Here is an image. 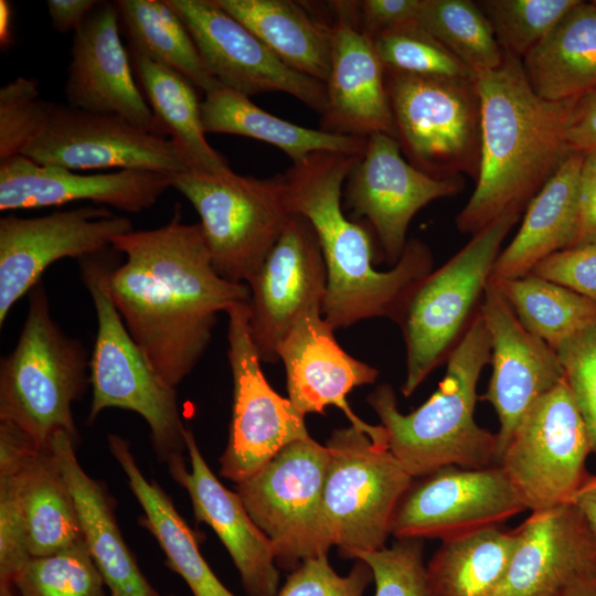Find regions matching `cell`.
<instances>
[{"mask_svg": "<svg viewBox=\"0 0 596 596\" xmlns=\"http://www.w3.org/2000/svg\"><path fill=\"white\" fill-rule=\"evenodd\" d=\"M578 201L579 225L575 246L596 242V150L584 152Z\"/></svg>", "mask_w": 596, "mask_h": 596, "instance_id": "obj_49", "label": "cell"}, {"mask_svg": "<svg viewBox=\"0 0 596 596\" xmlns=\"http://www.w3.org/2000/svg\"><path fill=\"white\" fill-rule=\"evenodd\" d=\"M494 596H566L596 578V534L573 503L532 511Z\"/></svg>", "mask_w": 596, "mask_h": 596, "instance_id": "obj_22", "label": "cell"}, {"mask_svg": "<svg viewBox=\"0 0 596 596\" xmlns=\"http://www.w3.org/2000/svg\"><path fill=\"white\" fill-rule=\"evenodd\" d=\"M31 558L17 472L0 475V583L13 584Z\"/></svg>", "mask_w": 596, "mask_h": 596, "instance_id": "obj_46", "label": "cell"}, {"mask_svg": "<svg viewBox=\"0 0 596 596\" xmlns=\"http://www.w3.org/2000/svg\"><path fill=\"white\" fill-rule=\"evenodd\" d=\"M160 596H161V595H160ZM164 596H175V595H173V594H169V595H164Z\"/></svg>", "mask_w": 596, "mask_h": 596, "instance_id": "obj_56", "label": "cell"}, {"mask_svg": "<svg viewBox=\"0 0 596 596\" xmlns=\"http://www.w3.org/2000/svg\"><path fill=\"white\" fill-rule=\"evenodd\" d=\"M185 441L190 471L184 464L169 472L188 491L196 521L207 524L224 544L247 596H277L279 571L272 542L253 521L238 493L225 488L212 472L189 426Z\"/></svg>", "mask_w": 596, "mask_h": 596, "instance_id": "obj_26", "label": "cell"}, {"mask_svg": "<svg viewBox=\"0 0 596 596\" xmlns=\"http://www.w3.org/2000/svg\"><path fill=\"white\" fill-rule=\"evenodd\" d=\"M131 63L153 115L188 169L201 173L231 170L206 140L195 86L179 72L137 53L131 52Z\"/></svg>", "mask_w": 596, "mask_h": 596, "instance_id": "obj_33", "label": "cell"}, {"mask_svg": "<svg viewBox=\"0 0 596 596\" xmlns=\"http://www.w3.org/2000/svg\"><path fill=\"white\" fill-rule=\"evenodd\" d=\"M402 155L396 138L380 132L369 136L364 153L349 174L344 191L347 207L368 221L390 265L400 260L415 214L428 203L464 189L461 177L433 178L413 167Z\"/></svg>", "mask_w": 596, "mask_h": 596, "instance_id": "obj_19", "label": "cell"}, {"mask_svg": "<svg viewBox=\"0 0 596 596\" xmlns=\"http://www.w3.org/2000/svg\"><path fill=\"white\" fill-rule=\"evenodd\" d=\"M490 283L507 300L520 323L555 351L596 323V304L533 274Z\"/></svg>", "mask_w": 596, "mask_h": 596, "instance_id": "obj_37", "label": "cell"}, {"mask_svg": "<svg viewBox=\"0 0 596 596\" xmlns=\"http://www.w3.org/2000/svg\"><path fill=\"white\" fill-rule=\"evenodd\" d=\"M131 231V221L107 206H82L36 217L2 216L0 327L50 265L65 257L81 259L103 252L116 236Z\"/></svg>", "mask_w": 596, "mask_h": 596, "instance_id": "obj_16", "label": "cell"}, {"mask_svg": "<svg viewBox=\"0 0 596 596\" xmlns=\"http://www.w3.org/2000/svg\"><path fill=\"white\" fill-rule=\"evenodd\" d=\"M21 156L74 171L118 168L168 177L189 171L173 142L110 114L53 103L41 135Z\"/></svg>", "mask_w": 596, "mask_h": 596, "instance_id": "obj_15", "label": "cell"}, {"mask_svg": "<svg viewBox=\"0 0 596 596\" xmlns=\"http://www.w3.org/2000/svg\"><path fill=\"white\" fill-rule=\"evenodd\" d=\"M130 52L170 67L209 93L221 84L206 68L180 17L166 0H116Z\"/></svg>", "mask_w": 596, "mask_h": 596, "instance_id": "obj_36", "label": "cell"}, {"mask_svg": "<svg viewBox=\"0 0 596 596\" xmlns=\"http://www.w3.org/2000/svg\"><path fill=\"white\" fill-rule=\"evenodd\" d=\"M107 443L143 510L140 523L159 543L167 566L187 583L193 596H235L203 558L196 536L177 511L171 498L155 480L146 479L129 443L116 434H108Z\"/></svg>", "mask_w": 596, "mask_h": 596, "instance_id": "obj_29", "label": "cell"}, {"mask_svg": "<svg viewBox=\"0 0 596 596\" xmlns=\"http://www.w3.org/2000/svg\"><path fill=\"white\" fill-rule=\"evenodd\" d=\"M13 585L20 596H107L105 581L85 542L50 556L32 557Z\"/></svg>", "mask_w": 596, "mask_h": 596, "instance_id": "obj_40", "label": "cell"}, {"mask_svg": "<svg viewBox=\"0 0 596 596\" xmlns=\"http://www.w3.org/2000/svg\"><path fill=\"white\" fill-rule=\"evenodd\" d=\"M17 476L32 557L84 542L74 499L50 441L28 458Z\"/></svg>", "mask_w": 596, "mask_h": 596, "instance_id": "obj_34", "label": "cell"}, {"mask_svg": "<svg viewBox=\"0 0 596 596\" xmlns=\"http://www.w3.org/2000/svg\"><path fill=\"white\" fill-rule=\"evenodd\" d=\"M107 249L79 259L82 280L97 318L89 359L92 402L87 421L92 424L106 408L139 414L150 428L157 458L170 469L185 464L187 451V426L178 407L177 391L155 371L110 297L108 278L116 264Z\"/></svg>", "mask_w": 596, "mask_h": 596, "instance_id": "obj_5", "label": "cell"}, {"mask_svg": "<svg viewBox=\"0 0 596 596\" xmlns=\"http://www.w3.org/2000/svg\"><path fill=\"white\" fill-rule=\"evenodd\" d=\"M334 329L321 308L305 312L280 342L277 355L286 371L288 398L304 415L340 408L375 446L389 449L386 429L361 419L347 402L358 386L372 384L379 370L348 354L337 342Z\"/></svg>", "mask_w": 596, "mask_h": 596, "instance_id": "obj_21", "label": "cell"}, {"mask_svg": "<svg viewBox=\"0 0 596 596\" xmlns=\"http://www.w3.org/2000/svg\"><path fill=\"white\" fill-rule=\"evenodd\" d=\"M514 545V529L502 526L443 541L426 565L429 596H494Z\"/></svg>", "mask_w": 596, "mask_h": 596, "instance_id": "obj_35", "label": "cell"}, {"mask_svg": "<svg viewBox=\"0 0 596 596\" xmlns=\"http://www.w3.org/2000/svg\"><path fill=\"white\" fill-rule=\"evenodd\" d=\"M371 40L385 71L424 76L477 77L417 20L387 29Z\"/></svg>", "mask_w": 596, "mask_h": 596, "instance_id": "obj_39", "label": "cell"}, {"mask_svg": "<svg viewBox=\"0 0 596 596\" xmlns=\"http://www.w3.org/2000/svg\"><path fill=\"white\" fill-rule=\"evenodd\" d=\"M396 139L422 172L477 179L481 160V104L476 78L385 71Z\"/></svg>", "mask_w": 596, "mask_h": 596, "instance_id": "obj_9", "label": "cell"}, {"mask_svg": "<svg viewBox=\"0 0 596 596\" xmlns=\"http://www.w3.org/2000/svg\"><path fill=\"white\" fill-rule=\"evenodd\" d=\"M584 152L573 151L530 201L520 230L499 253L489 281L521 278L550 255L575 246Z\"/></svg>", "mask_w": 596, "mask_h": 596, "instance_id": "obj_28", "label": "cell"}, {"mask_svg": "<svg viewBox=\"0 0 596 596\" xmlns=\"http://www.w3.org/2000/svg\"><path fill=\"white\" fill-rule=\"evenodd\" d=\"M97 0H47L53 28L60 33L76 32L99 4Z\"/></svg>", "mask_w": 596, "mask_h": 596, "instance_id": "obj_51", "label": "cell"}, {"mask_svg": "<svg viewBox=\"0 0 596 596\" xmlns=\"http://www.w3.org/2000/svg\"><path fill=\"white\" fill-rule=\"evenodd\" d=\"M331 70L320 129L358 138H396L384 67L358 22V1H332Z\"/></svg>", "mask_w": 596, "mask_h": 596, "instance_id": "obj_24", "label": "cell"}, {"mask_svg": "<svg viewBox=\"0 0 596 596\" xmlns=\"http://www.w3.org/2000/svg\"><path fill=\"white\" fill-rule=\"evenodd\" d=\"M206 134H232L257 139L283 150L297 163L317 151L362 155L368 138L338 135L295 125L256 106L248 96L217 86L201 103Z\"/></svg>", "mask_w": 596, "mask_h": 596, "instance_id": "obj_32", "label": "cell"}, {"mask_svg": "<svg viewBox=\"0 0 596 596\" xmlns=\"http://www.w3.org/2000/svg\"><path fill=\"white\" fill-rule=\"evenodd\" d=\"M566 142L571 151L596 150V92L577 98L567 128Z\"/></svg>", "mask_w": 596, "mask_h": 596, "instance_id": "obj_50", "label": "cell"}, {"mask_svg": "<svg viewBox=\"0 0 596 596\" xmlns=\"http://www.w3.org/2000/svg\"><path fill=\"white\" fill-rule=\"evenodd\" d=\"M111 247L125 260L109 274L110 297L155 371L175 389L205 352L217 313L247 302L249 288L217 274L200 223L178 214L116 236Z\"/></svg>", "mask_w": 596, "mask_h": 596, "instance_id": "obj_1", "label": "cell"}, {"mask_svg": "<svg viewBox=\"0 0 596 596\" xmlns=\"http://www.w3.org/2000/svg\"><path fill=\"white\" fill-rule=\"evenodd\" d=\"M76 440L66 432H57L50 444L74 499L84 542L110 596H160L124 541L105 485L79 465Z\"/></svg>", "mask_w": 596, "mask_h": 596, "instance_id": "obj_27", "label": "cell"}, {"mask_svg": "<svg viewBox=\"0 0 596 596\" xmlns=\"http://www.w3.org/2000/svg\"><path fill=\"white\" fill-rule=\"evenodd\" d=\"M566 596H596V578L574 587Z\"/></svg>", "mask_w": 596, "mask_h": 596, "instance_id": "obj_54", "label": "cell"}, {"mask_svg": "<svg viewBox=\"0 0 596 596\" xmlns=\"http://www.w3.org/2000/svg\"><path fill=\"white\" fill-rule=\"evenodd\" d=\"M481 160L476 188L456 217L459 232L475 235L530 201L573 152L566 128L577 98L552 102L529 84L522 60L503 51L496 70L478 74Z\"/></svg>", "mask_w": 596, "mask_h": 596, "instance_id": "obj_3", "label": "cell"}, {"mask_svg": "<svg viewBox=\"0 0 596 596\" xmlns=\"http://www.w3.org/2000/svg\"><path fill=\"white\" fill-rule=\"evenodd\" d=\"M256 35L290 68L327 83L331 70V24L315 20L290 0H213Z\"/></svg>", "mask_w": 596, "mask_h": 596, "instance_id": "obj_31", "label": "cell"}, {"mask_svg": "<svg viewBox=\"0 0 596 596\" xmlns=\"http://www.w3.org/2000/svg\"><path fill=\"white\" fill-rule=\"evenodd\" d=\"M490 338L478 309L447 359L438 389L419 407L403 414L390 384L372 391L366 402L386 429L389 450L412 478L445 466L483 468L497 465V433L475 419L477 387L490 362Z\"/></svg>", "mask_w": 596, "mask_h": 596, "instance_id": "obj_4", "label": "cell"}, {"mask_svg": "<svg viewBox=\"0 0 596 596\" xmlns=\"http://www.w3.org/2000/svg\"><path fill=\"white\" fill-rule=\"evenodd\" d=\"M170 178L142 170L79 173L42 166L24 156L0 161V211L92 201L139 213L150 209L170 188Z\"/></svg>", "mask_w": 596, "mask_h": 596, "instance_id": "obj_25", "label": "cell"}, {"mask_svg": "<svg viewBox=\"0 0 596 596\" xmlns=\"http://www.w3.org/2000/svg\"><path fill=\"white\" fill-rule=\"evenodd\" d=\"M514 209L472 235L449 260L422 278L395 320L406 345L404 396H411L456 348L480 306L502 242L519 221Z\"/></svg>", "mask_w": 596, "mask_h": 596, "instance_id": "obj_7", "label": "cell"}, {"mask_svg": "<svg viewBox=\"0 0 596 596\" xmlns=\"http://www.w3.org/2000/svg\"><path fill=\"white\" fill-rule=\"evenodd\" d=\"M88 383L87 351L55 322L40 281L29 292L18 342L0 361V421L18 426L40 446L57 432L77 439L72 404Z\"/></svg>", "mask_w": 596, "mask_h": 596, "instance_id": "obj_6", "label": "cell"}, {"mask_svg": "<svg viewBox=\"0 0 596 596\" xmlns=\"http://www.w3.org/2000/svg\"><path fill=\"white\" fill-rule=\"evenodd\" d=\"M373 573L374 596H429L423 540H396L390 547L361 552Z\"/></svg>", "mask_w": 596, "mask_h": 596, "instance_id": "obj_43", "label": "cell"}, {"mask_svg": "<svg viewBox=\"0 0 596 596\" xmlns=\"http://www.w3.org/2000/svg\"><path fill=\"white\" fill-rule=\"evenodd\" d=\"M590 454L585 422L564 377L525 413L497 465L532 512L571 503L589 475Z\"/></svg>", "mask_w": 596, "mask_h": 596, "instance_id": "obj_12", "label": "cell"}, {"mask_svg": "<svg viewBox=\"0 0 596 596\" xmlns=\"http://www.w3.org/2000/svg\"><path fill=\"white\" fill-rule=\"evenodd\" d=\"M416 20L476 76L503 61L490 22L475 1L422 0Z\"/></svg>", "mask_w": 596, "mask_h": 596, "instance_id": "obj_38", "label": "cell"}, {"mask_svg": "<svg viewBox=\"0 0 596 596\" xmlns=\"http://www.w3.org/2000/svg\"><path fill=\"white\" fill-rule=\"evenodd\" d=\"M595 92H596V89H595Z\"/></svg>", "mask_w": 596, "mask_h": 596, "instance_id": "obj_57", "label": "cell"}, {"mask_svg": "<svg viewBox=\"0 0 596 596\" xmlns=\"http://www.w3.org/2000/svg\"><path fill=\"white\" fill-rule=\"evenodd\" d=\"M573 503L596 534V475L589 473L573 496Z\"/></svg>", "mask_w": 596, "mask_h": 596, "instance_id": "obj_52", "label": "cell"}, {"mask_svg": "<svg viewBox=\"0 0 596 596\" xmlns=\"http://www.w3.org/2000/svg\"><path fill=\"white\" fill-rule=\"evenodd\" d=\"M14 585L9 583H0V596H17Z\"/></svg>", "mask_w": 596, "mask_h": 596, "instance_id": "obj_55", "label": "cell"}, {"mask_svg": "<svg viewBox=\"0 0 596 596\" xmlns=\"http://www.w3.org/2000/svg\"><path fill=\"white\" fill-rule=\"evenodd\" d=\"M533 91L560 102L596 89V3L573 7L523 58Z\"/></svg>", "mask_w": 596, "mask_h": 596, "instance_id": "obj_30", "label": "cell"}, {"mask_svg": "<svg viewBox=\"0 0 596 596\" xmlns=\"http://www.w3.org/2000/svg\"><path fill=\"white\" fill-rule=\"evenodd\" d=\"M329 459L327 446L308 437L236 485L251 518L272 542L277 566L289 573L334 546L323 502Z\"/></svg>", "mask_w": 596, "mask_h": 596, "instance_id": "obj_10", "label": "cell"}, {"mask_svg": "<svg viewBox=\"0 0 596 596\" xmlns=\"http://www.w3.org/2000/svg\"><path fill=\"white\" fill-rule=\"evenodd\" d=\"M12 7L8 0L0 1V44L6 49L12 44Z\"/></svg>", "mask_w": 596, "mask_h": 596, "instance_id": "obj_53", "label": "cell"}, {"mask_svg": "<svg viewBox=\"0 0 596 596\" xmlns=\"http://www.w3.org/2000/svg\"><path fill=\"white\" fill-rule=\"evenodd\" d=\"M556 353L585 422L592 454L596 455V323L566 341Z\"/></svg>", "mask_w": 596, "mask_h": 596, "instance_id": "obj_44", "label": "cell"}, {"mask_svg": "<svg viewBox=\"0 0 596 596\" xmlns=\"http://www.w3.org/2000/svg\"><path fill=\"white\" fill-rule=\"evenodd\" d=\"M596 304V242L558 251L530 273Z\"/></svg>", "mask_w": 596, "mask_h": 596, "instance_id": "obj_47", "label": "cell"}, {"mask_svg": "<svg viewBox=\"0 0 596 596\" xmlns=\"http://www.w3.org/2000/svg\"><path fill=\"white\" fill-rule=\"evenodd\" d=\"M130 61L119 36L117 8L114 2L100 1L74 32L64 88L67 105L116 115L167 137L134 78Z\"/></svg>", "mask_w": 596, "mask_h": 596, "instance_id": "obj_23", "label": "cell"}, {"mask_svg": "<svg viewBox=\"0 0 596 596\" xmlns=\"http://www.w3.org/2000/svg\"><path fill=\"white\" fill-rule=\"evenodd\" d=\"M479 311L489 333L492 373L488 402L499 419L497 462L517 426L532 405L564 377L555 350L529 332L492 283H488Z\"/></svg>", "mask_w": 596, "mask_h": 596, "instance_id": "obj_20", "label": "cell"}, {"mask_svg": "<svg viewBox=\"0 0 596 596\" xmlns=\"http://www.w3.org/2000/svg\"><path fill=\"white\" fill-rule=\"evenodd\" d=\"M200 216L217 274L247 284L279 238L291 213L283 174L259 179L232 170L169 177Z\"/></svg>", "mask_w": 596, "mask_h": 596, "instance_id": "obj_8", "label": "cell"}, {"mask_svg": "<svg viewBox=\"0 0 596 596\" xmlns=\"http://www.w3.org/2000/svg\"><path fill=\"white\" fill-rule=\"evenodd\" d=\"M246 285L252 340L262 362H276L278 347L291 327L305 312L322 308L326 295V263L306 217L290 216Z\"/></svg>", "mask_w": 596, "mask_h": 596, "instance_id": "obj_18", "label": "cell"}, {"mask_svg": "<svg viewBox=\"0 0 596 596\" xmlns=\"http://www.w3.org/2000/svg\"><path fill=\"white\" fill-rule=\"evenodd\" d=\"M422 0H364L358 1V22L370 39L376 34L416 20Z\"/></svg>", "mask_w": 596, "mask_h": 596, "instance_id": "obj_48", "label": "cell"}, {"mask_svg": "<svg viewBox=\"0 0 596 596\" xmlns=\"http://www.w3.org/2000/svg\"><path fill=\"white\" fill-rule=\"evenodd\" d=\"M189 30L210 73L246 96L281 92L323 114L326 84L283 63L256 35L213 0H166Z\"/></svg>", "mask_w": 596, "mask_h": 596, "instance_id": "obj_17", "label": "cell"}, {"mask_svg": "<svg viewBox=\"0 0 596 596\" xmlns=\"http://www.w3.org/2000/svg\"><path fill=\"white\" fill-rule=\"evenodd\" d=\"M526 510L501 466H445L413 478L395 509L391 534L396 540L443 542L486 528L502 526Z\"/></svg>", "mask_w": 596, "mask_h": 596, "instance_id": "obj_14", "label": "cell"}, {"mask_svg": "<svg viewBox=\"0 0 596 596\" xmlns=\"http://www.w3.org/2000/svg\"><path fill=\"white\" fill-rule=\"evenodd\" d=\"M362 155L317 151L283 174L291 213L306 217L318 236L327 268L321 311L334 330L375 317L395 321L434 264L429 247L411 240L392 269L373 267L370 232L341 207L342 187Z\"/></svg>", "mask_w": 596, "mask_h": 596, "instance_id": "obj_2", "label": "cell"}, {"mask_svg": "<svg viewBox=\"0 0 596 596\" xmlns=\"http://www.w3.org/2000/svg\"><path fill=\"white\" fill-rule=\"evenodd\" d=\"M372 581L365 562L356 560L350 573L341 576L330 566L328 555H321L290 572L277 596H363Z\"/></svg>", "mask_w": 596, "mask_h": 596, "instance_id": "obj_45", "label": "cell"}, {"mask_svg": "<svg viewBox=\"0 0 596 596\" xmlns=\"http://www.w3.org/2000/svg\"><path fill=\"white\" fill-rule=\"evenodd\" d=\"M579 0L477 1L501 49L522 60Z\"/></svg>", "mask_w": 596, "mask_h": 596, "instance_id": "obj_41", "label": "cell"}, {"mask_svg": "<svg viewBox=\"0 0 596 596\" xmlns=\"http://www.w3.org/2000/svg\"><path fill=\"white\" fill-rule=\"evenodd\" d=\"M323 502L334 546L344 558L385 547L392 519L413 478L394 455L353 426L334 429Z\"/></svg>", "mask_w": 596, "mask_h": 596, "instance_id": "obj_11", "label": "cell"}, {"mask_svg": "<svg viewBox=\"0 0 596 596\" xmlns=\"http://www.w3.org/2000/svg\"><path fill=\"white\" fill-rule=\"evenodd\" d=\"M227 358L233 379L232 418L220 473L236 485L268 464L283 448L309 436L305 416L267 382L249 333L247 302L227 311Z\"/></svg>", "mask_w": 596, "mask_h": 596, "instance_id": "obj_13", "label": "cell"}, {"mask_svg": "<svg viewBox=\"0 0 596 596\" xmlns=\"http://www.w3.org/2000/svg\"><path fill=\"white\" fill-rule=\"evenodd\" d=\"M39 83L22 76L0 89V161L20 156L43 131L52 109Z\"/></svg>", "mask_w": 596, "mask_h": 596, "instance_id": "obj_42", "label": "cell"}]
</instances>
